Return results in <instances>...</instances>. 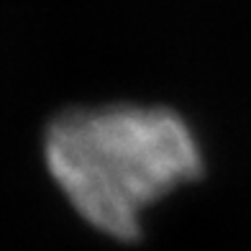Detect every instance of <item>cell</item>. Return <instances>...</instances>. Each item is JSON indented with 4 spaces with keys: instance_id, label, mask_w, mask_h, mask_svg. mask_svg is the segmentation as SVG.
<instances>
[{
    "instance_id": "1",
    "label": "cell",
    "mask_w": 251,
    "mask_h": 251,
    "mask_svg": "<svg viewBox=\"0 0 251 251\" xmlns=\"http://www.w3.org/2000/svg\"><path fill=\"white\" fill-rule=\"evenodd\" d=\"M47 164L64 195L98 231L133 241L146 205L200 177V149L167 108L110 105L56 116Z\"/></svg>"
}]
</instances>
